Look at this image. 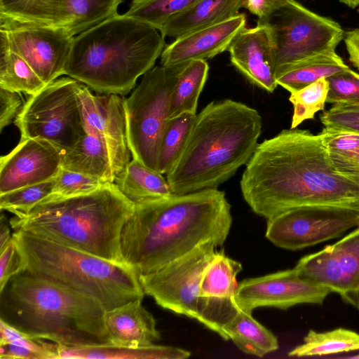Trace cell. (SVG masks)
<instances>
[{
	"label": "cell",
	"instance_id": "obj_1",
	"mask_svg": "<svg viewBox=\"0 0 359 359\" xmlns=\"http://www.w3.org/2000/svg\"><path fill=\"white\" fill-rule=\"evenodd\" d=\"M240 186L252 211L266 219L302 206L359 212V184L335 170L319 134L307 130H283L258 144Z\"/></svg>",
	"mask_w": 359,
	"mask_h": 359
},
{
	"label": "cell",
	"instance_id": "obj_2",
	"mask_svg": "<svg viewBox=\"0 0 359 359\" xmlns=\"http://www.w3.org/2000/svg\"><path fill=\"white\" fill-rule=\"evenodd\" d=\"M231 224V205L217 188L137 203L121 232L123 259L147 274L204 243L222 246Z\"/></svg>",
	"mask_w": 359,
	"mask_h": 359
},
{
	"label": "cell",
	"instance_id": "obj_3",
	"mask_svg": "<svg viewBox=\"0 0 359 359\" xmlns=\"http://www.w3.org/2000/svg\"><path fill=\"white\" fill-rule=\"evenodd\" d=\"M259 112L231 99L212 101L196 115L187 144L166 174L172 194L216 189L247 164L262 132Z\"/></svg>",
	"mask_w": 359,
	"mask_h": 359
},
{
	"label": "cell",
	"instance_id": "obj_4",
	"mask_svg": "<svg viewBox=\"0 0 359 359\" xmlns=\"http://www.w3.org/2000/svg\"><path fill=\"white\" fill-rule=\"evenodd\" d=\"M96 299L23 271L0 291V319L27 336L74 348L111 345Z\"/></svg>",
	"mask_w": 359,
	"mask_h": 359
},
{
	"label": "cell",
	"instance_id": "obj_5",
	"mask_svg": "<svg viewBox=\"0 0 359 359\" xmlns=\"http://www.w3.org/2000/svg\"><path fill=\"white\" fill-rule=\"evenodd\" d=\"M165 47L158 29L117 13L74 37L65 75L97 93L126 95Z\"/></svg>",
	"mask_w": 359,
	"mask_h": 359
},
{
	"label": "cell",
	"instance_id": "obj_6",
	"mask_svg": "<svg viewBox=\"0 0 359 359\" xmlns=\"http://www.w3.org/2000/svg\"><path fill=\"white\" fill-rule=\"evenodd\" d=\"M114 183L67 197L48 196L26 215L10 221L14 229L83 250L118 263L123 228L135 210ZM126 264V263H125Z\"/></svg>",
	"mask_w": 359,
	"mask_h": 359
},
{
	"label": "cell",
	"instance_id": "obj_7",
	"mask_svg": "<svg viewBox=\"0 0 359 359\" xmlns=\"http://www.w3.org/2000/svg\"><path fill=\"white\" fill-rule=\"evenodd\" d=\"M26 271L98 301L105 311L145 295L136 271L22 229L14 230Z\"/></svg>",
	"mask_w": 359,
	"mask_h": 359
},
{
	"label": "cell",
	"instance_id": "obj_8",
	"mask_svg": "<svg viewBox=\"0 0 359 359\" xmlns=\"http://www.w3.org/2000/svg\"><path fill=\"white\" fill-rule=\"evenodd\" d=\"M184 65L153 67L124 100L126 136L133 158L156 171L173 89Z\"/></svg>",
	"mask_w": 359,
	"mask_h": 359
},
{
	"label": "cell",
	"instance_id": "obj_9",
	"mask_svg": "<svg viewBox=\"0 0 359 359\" xmlns=\"http://www.w3.org/2000/svg\"><path fill=\"white\" fill-rule=\"evenodd\" d=\"M273 45L276 78L285 69L318 53L335 50L344 32L336 21L319 15L295 0H282L266 16Z\"/></svg>",
	"mask_w": 359,
	"mask_h": 359
},
{
	"label": "cell",
	"instance_id": "obj_10",
	"mask_svg": "<svg viewBox=\"0 0 359 359\" xmlns=\"http://www.w3.org/2000/svg\"><path fill=\"white\" fill-rule=\"evenodd\" d=\"M78 82L59 77L29 95L14 120L20 139L41 138L61 151L76 144L87 133L76 93Z\"/></svg>",
	"mask_w": 359,
	"mask_h": 359
},
{
	"label": "cell",
	"instance_id": "obj_11",
	"mask_svg": "<svg viewBox=\"0 0 359 359\" xmlns=\"http://www.w3.org/2000/svg\"><path fill=\"white\" fill-rule=\"evenodd\" d=\"M217 247L212 242L204 243L159 269L140 275L144 294L162 308L203 324L208 304L205 297H199L200 283Z\"/></svg>",
	"mask_w": 359,
	"mask_h": 359
},
{
	"label": "cell",
	"instance_id": "obj_12",
	"mask_svg": "<svg viewBox=\"0 0 359 359\" xmlns=\"http://www.w3.org/2000/svg\"><path fill=\"white\" fill-rule=\"evenodd\" d=\"M359 226V212L346 208L302 206L267 219L265 236L275 245L298 250L341 236Z\"/></svg>",
	"mask_w": 359,
	"mask_h": 359
},
{
	"label": "cell",
	"instance_id": "obj_13",
	"mask_svg": "<svg viewBox=\"0 0 359 359\" xmlns=\"http://www.w3.org/2000/svg\"><path fill=\"white\" fill-rule=\"evenodd\" d=\"M305 280L328 288L359 311V226L294 266Z\"/></svg>",
	"mask_w": 359,
	"mask_h": 359
},
{
	"label": "cell",
	"instance_id": "obj_14",
	"mask_svg": "<svg viewBox=\"0 0 359 359\" xmlns=\"http://www.w3.org/2000/svg\"><path fill=\"white\" fill-rule=\"evenodd\" d=\"M0 32L12 50L22 57L48 84L65 74L74 36L65 29L0 19Z\"/></svg>",
	"mask_w": 359,
	"mask_h": 359
},
{
	"label": "cell",
	"instance_id": "obj_15",
	"mask_svg": "<svg viewBox=\"0 0 359 359\" xmlns=\"http://www.w3.org/2000/svg\"><path fill=\"white\" fill-rule=\"evenodd\" d=\"M330 292L328 288L304 279L293 268L242 280L238 284L235 301L241 309L252 313L262 306L287 309L302 304H323Z\"/></svg>",
	"mask_w": 359,
	"mask_h": 359
},
{
	"label": "cell",
	"instance_id": "obj_16",
	"mask_svg": "<svg viewBox=\"0 0 359 359\" xmlns=\"http://www.w3.org/2000/svg\"><path fill=\"white\" fill-rule=\"evenodd\" d=\"M76 93L86 130L96 135L104 145L115 180L130 161L131 154L126 136L125 99L116 94L95 95L80 82Z\"/></svg>",
	"mask_w": 359,
	"mask_h": 359
},
{
	"label": "cell",
	"instance_id": "obj_17",
	"mask_svg": "<svg viewBox=\"0 0 359 359\" xmlns=\"http://www.w3.org/2000/svg\"><path fill=\"white\" fill-rule=\"evenodd\" d=\"M61 151L41 138L20 139L0 158V194L54 178L61 169Z\"/></svg>",
	"mask_w": 359,
	"mask_h": 359
},
{
	"label": "cell",
	"instance_id": "obj_18",
	"mask_svg": "<svg viewBox=\"0 0 359 359\" xmlns=\"http://www.w3.org/2000/svg\"><path fill=\"white\" fill-rule=\"evenodd\" d=\"M245 25V14L238 13L220 23L178 37L164 48L160 56L161 65L172 67L212 58L228 50Z\"/></svg>",
	"mask_w": 359,
	"mask_h": 359
},
{
	"label": "cell",
	"instance_id": "obj_19",
	"mask_svg": "<svg viewBox=\"0 0 359 359\" xmlns=\"http://www.w3.org/2000/svg\"><path fill=\"white\" fill-rule=\"evenodd\" d=\"M231 64L253 85L273 93L278 84L273 45L267 29L261 25L242 29L229 49Z\"/></svg>",
	"mask_w": 359,
	"mask_h": 359
},
{
	"label": "cell",
	"instance_id": "obj_20",
	"mask_svg": "<svg viewBox=\"0 0 359 359\" xmlns=\"http://www.w3.org/2000/svg\"><path fill=\"white\" fill-rule=\"evenodd\" d=\"M142 299L105 311L104 323L111 345L137 348L155 344L161 339L156 320L143 306Z\"/></svg>",
	"mask_w": 359,
	"mask_h": 359
},
{
	"label": "cell",
	"instance_id": "obj_21",
	"mask_svg": "<svg viewBox=\"0 0 359 359\" xmlns=\"http://www.w3.org/2000/svg\"><path fill=\"white\" fill-rule=\"evenodd\" d=\"M244 7V0H199L168 20L158 30L165 37L177 39L191 32L230 19Z\"/></svg>",
	"mask_w": 359,
	"mask_h": 359
},
{
	"label": "cell",
	"instance_id": "obj_22",
	"mask_svg": "<svg viewBox=\"0 0 359 359\" xmlns=\"http://www.w3.org/2000/svg\"><path fill=\"white\" fill-rule=\"evenodd\" d=\"M73 147L61 151V168L114 183L110 160L100 139L90 131Z\"/></svg>",
	"mask_w": 359,
	"mask_h": 359
},
{
	"label": "cell",
	"instance_id": "obj_23",
	"mask_svg": "<svg viewBox=\"0 0 359 359\" xmlns=\"http://www.w3.org/2000/svg\"><path fill=\"white\" fill-rule=\"evenodd\" d=\"M349 69L335 50L325 51L288 67L277 77L276 82L290 93Z\"/></svg>",
	"mask_w": 359,
	"mask_h": 359
},
{
	"label": "cell",
	"instance_id": "obj_24",
	"mask_svg": "<svg viewBox=\"0 0 359 359\" xmlns=\"http://www.w3.org/2000/svg\"><path fill=\"white\" fill-rule=\"evenodd\" d=\"M114 183L135 204L172 194L162 174L133 158L118 174Z\"/></svg>",
	"mask_w": 359,
	"mask_h": 359
},
{
	"label": "cell",
	"instance_id": "obj_25",
	"mask_svg": "<svg viewBox=\"0 0 359 359\" xmlns=\"http://www.w3.org/2000/svg\"><path fill=\"white\" fill-rule=\"evenodd\" d=\"M57 359H185L191 353L180 348L156 344L137 348L114 345L74 348L57 345Z\"/></svg>",
	"mask_w": 359,
	"mask_h": 359
},
{
	"label": "cell",
	"instance_id": "obj_26",
	"mask_svg": "<svg viewBox=\"0 0 359 359\" xmlns=\"http://www.w3.org/2000/svg\"><path fill=\"white\" fill-rule=\"evenodd\" d=\"M226 340L231 339L247 354L263 357L279 347L276 337L258 323L250 313L240 309L224 327Z\"/></svg>",
	"mask_w": 359,
	"mask_h": 359
},
{
	"label": "cell",
	"instance_id": "obj_27",
	"mask_svg": "<svg viewBox=\"0 0 359 359\" xmlns=\"http://www.w3.org/2000/svg\"><path fill=\"white\" fill-rule=\"evenodd\" d=\"M46 85L29 64L11 49L5 34L0 32V88L32 95Z\"/></svg>",
	"mask_w": 359,
	"mask_h": 359
},
{
	"label": "cell",
	"instance_id": "obj_28",
	"mask_svg": "<svg viewBox=\"0 0 359 359\" xmlns=\"http://www.w3.org/2000/svg\"><path fill=\"white\" fill-rule=\"evenodd\" d=\"M208 70V64L203 60H192L184 65L173 89L169 119L185 113L196 114Z\"/></svg>",
	"mask_w": 359,
	"mask_h": 359
},
{
	"label": "cell",
	"instance_id": "obj_29",
	"mask_svg": "<svg viewBox=\"0 0 359 359\" xmlns=\"http://www.w3.org/2000/svg\"><path fill=\"white\" fill-rule=\"evenodd\" d=\"M242 269L239 262L227 257L223 250L217 251L203 271L199 297L235 299L238 286L236 276Z\"/></svg>",
	"mask_w": 359,
	"mask_h": 359
},
{
	"label": "cell",
	"instance_id": "obj_30",
	"mask_svg": "<svg viewBox=\"0 0 359 359\" xmlns=\"http://www.w3.org/2000/svg\"><path fill=\"white\" fill-rule=\"evenodd\" d=\"M123 0H63L62 28L72 36L117 14Z\"/></svg>",
	"mask_w": 359,
	"mask_h": 359
},
{
	"label": "cell",
	"instance_id": "obj_31",
	"mask_svg": "<svg viewBox=\"0 0 359 359\" xmlns=\"http://www.w3.org/2000/svg\"><path fill=\"white\" fill-rule=\"evenodd\" d=\"M63 0H0V19L62 28Z\"/></svg>",
	"mask_w": 359,
	"mask_h": 359
},
{
	"label": "cell",
	"instance_id": "obj_32",
	"mask_svg": "<svg viewBox=\"0 0 359 359\" xmlns=\"http://www.w3.org/2000/svg\"><path fill=\"white\" fill-rule=\"evenodd\" d=\"M359 350V334L346 328L318 332L309 330L304 343L288 353L289 356L326 355Z\"/></svg>",
	"mask_w": 359,
	"mask_h": 359
},
{
	"label": "cell",
	"instance_id": "obj_33",
	"mask_svg": "<svg viewBox=\"0 0 359 359\" xmlns=\"http://www.w3.org/2000/svg\"><path fill=\"white\" fill-rule=\"evenodd\" d=\"M196 114L185 113L168 120L161 140L158 171L167 174L185 147Z\"/></svg>",
	"mask_w": 359,
	"mask_h": 359
},
{
	"label": "cell",
	"instance_id": "obj_34",
	"mask_svg": "<svg viewBox=\"0 0 359 359\" xmlns=\"http://www.w3.org/2000/svg\"><path fill=\"white\" fill-rule=\"evenodd\" d=\"M199 0H132L126 15L158 30Z\"/></svg>",
	"mask_w": 359,
	"mask_h": 359
},
{
	"label": "cell",
	"instance_id": "obj_35",
	"mask_svg": "<svg viewBox=\"0 0 359 359\" xmlns=\"http://www.w3.org/2000/svg\"><path fill=\"white\" fill-rule=\"evenodd\" d=\"M329 83L325 78L290 93V102L293 106L290 128H296L300 123L308 119L314 118L316 112L325 109Z\"/></svg>",
	"mask_w": 359,
	"mask_h": 359
},
{
	"label": "cell",
	"instance_id": "obj_36",
	"mask_svg": "<svg viewBox=\"0 0 359 359\" xmlns=\"http://www.w3.org/2000/svg\"><path fill=\"white\" fill-rule=\"evenodd\" d=\"M53 187V178L1 194H0L1 210L10 212L18 217H23L51 194Z\"/></svg>",
	"mask_w": 359,
	"mask_h": 359
},
{
	"label": "cell",
	"instance_id": "obj_37",
	"mask_svg": "<svg viewBox=\"0 0 359 359\" xmlns=\"http://www.w3.org/2000/svg\"><path fill=\"white\" fill-rule=\"evenodd\" d=\"M100 178L61 168L53 178L51 197H67L90 192L109 184ZM48 197V196H47Z\"/></svg>",
	"mask_w": 359,
	"mask_h": 359
},
{
	"label": "cell",
	"instance_id": "obj_38",
	"mask_svg": "<svg viewBox=\"0 0 359 359\" xmlns=\"http://www.w3.org/2000/svg\"><path fill=\"white\" fill-rule=\"evenodd\" d=\"M327 80L329 83L327 103L359 104V74L349 68Z\"/></svg>",
	"mask_w": 359,
	"mask_h": 359
},
{
	"label": "cell",
	"instance_id": "obj_39",
	"mask_svg": "<svg viewBox=\"0 0 359 359\" xmlns=\"http://www.w3.org/2000/svg\"><path fill=\"white\" fill-rule=\"evenodd\" d=\"M320 120L326 128L359 133V104H333Z\"/></svg>",
	"mask_w": 359,
	"mask_h": 359
},
{
	"label": "cell",
	"instance_id": "obj_40",
	"mask_svg": "<svg viewBox=\"0 0 359 359\" xmlns=\"http://www.w3.org/2000/svg\"><path fill=\"white\" fill-rule=\"evenodd\" d=\"M329 154L349 156L359 149V133L325 127L319 133Z\"/></svg>",
	"mask_w": 359,
	"mask_h": 359
},
{
	"label": "cell",
	"instance_id": "obj_41",
	"mask_svg": "<svg viewBox=\"0 0 359 359\" xmlns=\"http://www.w3.org/2000/svg\"><path fill=\"white\" fill-rule=\"evenodd\" d=\"M0 291L11 278L25 270V264L21 251L13 236L0 250Z\"/></svg>",
	"mask_w": 359,
	"mask_h": 359
},
{
	"label": "cell",
	"instance_id": "obj_42",
	"mask_svg": "<svg viewBox=\"0 0 359 359\" xmlns=\"http://www.w3.org/2000/svg\"><path fill=\"white\" fill-rule=\"evenodd\" d=\"M25 103L22 93L0 88L1 131L14 122Z\"/></svg>",
	"mask_w": 359,
	"mask_h": 359
},
{
	"label": "cell",
	"instance_id": "obj_43",
	"mask_svg": "<svg viewBox=\"0 0 359 359\" xmlns=\"http://www.w3.org/2000/svg\"><path fill=\"white\" fill-rule=\"evenodd\" d=\"M329 156L337 172L359 184V158L332 154Z\"/></svg>",
	"mask_w": 359,
	"mask_h": 359
},
{
	"label": "cell",
	"instance_id": "obj_44",
	"mask_svg": "<svg viewBox=\"0 0 359 359\" xmlns=\"http://www.w3.org/2000/svg\"><path fill=\"white\" fill-rule=\"evenodd\" d=\"M1 359H42L36 352L14 344H0Z\"/></svg>",
	"mask_w": 359,
	"mask_h": 359
},
{
	"label": "cell",
	"instance_id": "obj_45",
	"mask_svg": "<svg viewBox=\"0 0 359 359\" xmlns=\"http://www.w3.org/2000/svg\"><path fill=\"white\" fill-rule=\"evenodd\" d=\"M344 40L349 61L359 69V28L344 33Z\"/></svg>",
	"mask_w": 359,
	"mask_h": 359
},
{
	"label": "cell",
	"instance_id": "obj_46",
	"mask_svg": "<svg viewBox=\"0 0 359 359\" xmlns=\"http://www.w3.org/2000/svg\"><path fill=\"white\" fill-rule=\"evenodd\" d=\"M282 0H244V8L258 19L266 16Z\"/></svg>",
	"mask_w": 359,
	"mask_h": 359
},
{
	"label": "cell",
	"instance_id": "obj_47",
	"mask_svg": "<svg viewBox=\"0 0 359 359\" xmlns=\"http://www.w3.org/2000/svg\"><path fill=\"white\" fill-rule=\"evenodd\" d=\"M6 217L4 213H1L0 217V250L9 242L11 239L13 234L11 233V230Z\"/></svg>",
	"mask_w": 359,
	"mask_h": 359
},
{
	"label": "cell",
	"instance_id": "obj_48",
	"mask_svg": "<svg viewBox=\"0 0 359 359\" xmlns=\"http://www.w3.org/2000/svg\"><path fill=\"white\" fill-rule=\"evenodd\" d=\"M340 2L344 4L345 5L351 7L355 8L359 6V0H339Z\"/></svg>",
	"mask_w": 359,
	"mask_h": 359
}]
</instances>
